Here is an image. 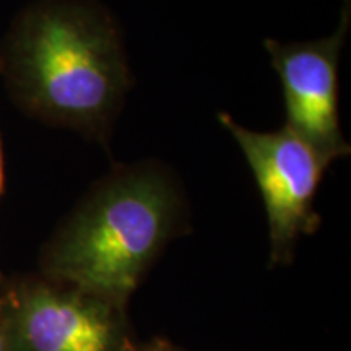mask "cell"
<instances>
[{
	"mask_svg": "<svg viewBox=\"0 0 351 351\" xmlns=\"http://www.w3.org/2000/svg\"><path fill=\"white\" fill-rule=\"evenodd\" d=\"M0 351H10V340H8V326L3 309L2 298H0Z\"/></svg>",
	"mask_w": 351,
	"mask_h": 351,
	"instance_id": "cell-6",
	"label": "cell"
},
{
	"mask_svg": "<svg viewBox=\"0 0 351 351\" xmlns=\"http://www.w3.org/2000/svg\"><path fill=\"white\" fill-rule=\"evenodd\" d=\"M169 348L171 343H168V341L155 339L152 341H147V343H135L130 351H169Z\"/></svg>",
	"mask_w": 351,
	"mask_h": 351,
	"instance_id": "cell-7",
	"label": "cell"
},
{
	"mask_svg": "<svg viewBox=\"0 0 351 351\" xmlns=\"http://www.w3.org/2000/svg\"><path fill=\"white\" fill-rule=\"evenodd\" d=\"M182 219V194L161 166H119L91 189L52 238L43 276L127 309Z\"/></svg>",
	"mask_w": 351,
	"mask_h": 351,
	"instance_id": "cell-2",
	"label": "cell"
},
{
	"mask_svg": "<svg viewBox=\"0 0 351 351\" xmlns=\"http://www.w3.org/2000/svg\"><path fill=\"white\" fill-rule=\"evenodd\" d=\"M3 189V158H2V147H0V194Z\"/></svg>",
	"mask_w": 351,
	"mask_h": 351,
	"instance_id": "cell-8",
	"label": "cell"
},
{
	"mask_svg": "<svg viewBox=\"0 0 351 351\" xmlns=\"http://www.w3.org/2000/svg\"><path fill=\"white\" fill-rule=\"evenodd\" d=\"M10 351H130L125 307L46 278H25L0 293Z\"/></svg>",
	"mask_w": 351,
	"mask_h": 351,
	"instance_id": "cell-3",
	"label": "cell"
},
{
	"mask_svg": "<svg viewBox=\"0 0 351 351\" xmlns=\"http://www.w3.org/2000/svg\"><path fill=\"white\" fill-rule=\"evenodd\" d=\"M3 64L29 112L106 145L130 86L108 8L96 0H41L16 21Z\"/></svg>",
	"mask_w": 351,
	"mask_h": 351,
	"instance_id": "cell-1",
	"label": "cell"
},
{
	"mask_svg": "<svg viewBox=\"0 0 351 351\" xmlns=\"http://www.w3.org/2000/svg\"><path fill=\"white\" fill-rule=\"evenodd\" d=\"M218 121L238 142L256 178L269 221L271 265L288 263L301 236L320 225L314 200L332 161L287 125L275 132L249 130L226 112L218 114Z\"/></svg>",
	"mask_w": 351,
	"mask_h": 351,
	"instance_id": "cell-4",
	"label": "cell"
},
{
	"mask_svg": "<svg viewBox=\"0 0 351 351\" xmlns=\"http://www.w3.org/2000/svg\"><path fill=\"white\" fill-rule=\"evenodd\" d=\"M350 13V0H346L335 33L317 41H265L271 65L282 82L287 127L332 163L350 155L339 119V64Z\"/></svg>",
	"mask_w": 351,
	"mask_h": 351,
	"instance_id": "cell-5",
	"label": "cell"
},
{
	"mask_svg": "<svg viewBox=\"0 0 351 351\" xmlns=\"http://www.w3.org/2000/svg\"><path fill=\"white\" fill-rule=\"evenodd\" d=\"M169 351H181V350H178V348H176V346H173V345H171V348H169Z\"/></svg>",
	"mask_w": 351,
	"mask_h": 351,
	"instance_id": "cell-9",
	"label": "cell"
}]
</instances>
